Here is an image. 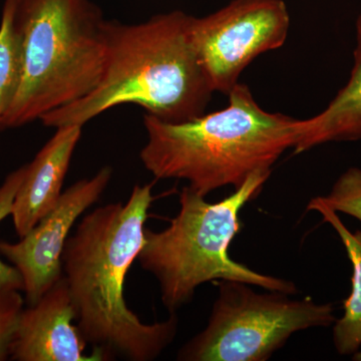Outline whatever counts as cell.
I'll list each match as a JSON object with an SVG mask.
<instances>
[{"label":"cell","instance_id":"1","mask_svg":"<svg viewBox=\"0 0 361 361\" xmlns=\"http://www.w3.org/2000/svg\"><path fill=\"white\" fill-rule=\"evenodd\" d=\"M152 189L153 184L135 185L126 203L87 214L63 249V273L77 313L75 324L87 344L108 360L115 356L156 360L177 336L176 313L165 322L146 324L123 297L126 277L146 242Z\"/></svg>","mask_w":361,"mask_h":361},{"label":"cell","instance_id":"2","mask_svg":"<svg viewBox=\"0 0 361 361\" xmlns=\"http://www.w3.org/2000/svg\"><path fill=\"white\" fill-rule=\"evenodd\" d=\"M192 16L174 11L135 25L106 20L101 80L82 99L47 114L45 127L82 126L118 104H135L169 123L205 113L212 90L195 51Z\"/></svg>","mask_w":361,"mask_h":361},{"label":"cell","instance_id":"3","mask_svg":"<svg viewBox=\"0 0 361 361\" xmlns=\"http://www.w3.org/2000/svg\"><path fill=\"white\" fill-rule=\"evenodd\" d=\"M223 110L180 123L146 114L148 142L140 158L156 179L185 180L200 196L238 189L252 175L271 173L293 148L295 118L263 110L246 85L237 84Z\"/></svg>","mask_w":361,"mask_h":361},{"label":"cell","instance_id":"4","mask_svg":"<svg viewBox=\"0 0 361 361\" xmlns=\"http://www.w3.org/2000/svg\"><path fill=\"white\" fill-rule=\"evenodd\" d=\"M106 23L90 0H16L21 78L0 130L40 121L96 87L106 61Z\"/></svg>","mask_w":361,"mask_h":361},{"label":"cell","instance_id":"5","mask_svg":"<svg viewBox=\"0 0 361 361\" xmlns=\"http://www.w3.org/2000/svg\"><path fill=\"white\" fill-rule=\"evenodd\" d=\"M271 173H257L230 196L209 203L189 187L180 195V211L161 232L146 229L137 260L160 285L161 302L171 314L193 298L206 282H243L265 290L294 294L296 286L261 274L233 260L229 246L241 230L240 212L262 190Z\"/></svg>","mask_w":361,"mask_h":361},{"label":"cell","instance_id":"6","mask_svg":"<svg viewBox=\"0 0 361 361\" xmlns=\"http://www.w3.org/2000/svg\"><path fill=\"white\" fill-rule=\"evenodd\" d=\"M208 324L180 348L182 361H265L301 330L336 322L331 303L289 294L257 293L249 284L221 280Z\"/></svg>","mask_w":361,"mask_h":361},{"label":"cell","instance_id":"7","mask_svg":"<svg viewBox=\"0 0 361 361\" xmlns=\"http://www.w3.org/2000/svg\"><path fill=\"white\" fill-rule=\"evenodd\" d=\"M289 28L283 0H233L204 18L192 16V42L212 92L229 94L254 59L284 44Z\"/></svg>","mask_w":361,"mask_h":361},{"label":"cell","instance_id":"8","mask_svg":"<svg viewBox=\"0 0 361 361\" xmlns=\"http://www.w3.org/2000/svg\"><path fill=\"white\" fill-rule=\"evenodd\" d=\"M113 176L102 168L90 179L66 189L56 207L20 242L0 241V254L20 272L26 300L32 305L63 276V249L75 221L101 198Z\"/></svg>","mask_w":361,"mask_h":361},{"label":"cell","instance_id":"9","mask_svg":"<svg viewBox=\"0 0 361 361\" xmlns=\"http://www.w3.org/2000/svg\"><path fill=\"white\" fill-rule=\"evenodd\" d=\"M77 313L65 276L39 301L23 310L14 334L11 360L18 361H103L102 351L85 355L87 342L75 322Z\"/></svg>","mask_w":361,"mask_h":361},{"label":"cell","instance_id":"10","mask_svg":"<svg viewBox=\"0 0 361 361\" xmlns=\"http://www.w3.org/2000/svg\"><path fill=\"white\" fill-rule=\"evenodd\" d=\"M80 135V126L58 128L32 163L26 165L25 178L14 198L11 215L20 238L58 204Z\"/></svg>","mask_w":361,"mask_h":361},{"label":"cell","instance_id":"11","mask_svg":"<svg viewBox=\"0 0 361 361\" xmlns=\"http://www.w3.org/2000/svg\"><path fill=\"white\" fill-rule=\"evenodd\" d=\"M355 30L350 77L322 113L307 120H296L294 154L326 142L361 140V13L356 20Z\"/></svg>","mask_w":361,"mask_h":361},{"label":"cell","instance_id":"12","mask_svg":"<svg viewBox=\"0 0 361 361\" xmlns=\"http://www.w3.org/2000/svg\"><path fill=\"white\" fill-rule=\"evenodd\" d=\"M306 210L316 211L332 226L353 265L350 295L344 300L343 315L334 322V342L339 355H353L361 346V231H349L336 212L313 199Z\"/></svg>","mask_w":361,"mask_h":361},{"label":"cell","instance_id":"13","mask_svg":"<svg viewBox=\"0 0 361 361\" xmlns=\"http://www.w3.org/2000/svg\"><path fill=\"white\" fill-rule=\"evenodd\" d=\"M16 0H4L0 23V122L13 103L21 78V47L14 25Z\"/></svg>","mask_w":361,"mask_h":361},{"label":"cell","instance_id":"14","mask_svg":"<svg viewBox=\"0 0 361 361\" xmlns=\"http://www.w3.org/2000/svg\"><path fill=\"white\" fill-rule=\"evenodd\" d=\"M313 200L361 222V169L349 168L337 179L329 195Z\"/></svg>","mask_w":361,"mask_h":361},{"label":"cell","instance_id":"15","mask_svg":"<svg viewBox=\"0 0 361 361\" xmlns=\"http://www.w3.org/2000/svg\"><path fill=\"white\" fill-rule=\"evenodd\" d=\"M26 166L11 172L0 186V223L11 215L16 195L25 178ZM0 286L23 290V278L14 266L6 264L0 259Z\"/></svg>","mask_w":361,"mask_h":361},{"label":"cell","instance_id":"16","mask_svg":"<svg viewBox=\"0 0 361 361\" xmlns=\"http://www.w3.org/2000/svg\"><path fill=\"white\" fill-rule=\"evenodd\" d=\"M20 290L0 286V361L11 357L14 334L23 310Z\"/></svg>","mask_w":361,"mask_h":361},{"label":"cell","instance_id":"17","mask_svg":"<svg viewBox=\"0 0 361 361\" xmlns=\"http://www.w3.org/2000/svg\"><path fill=\"white\" fill-rule=\"evenodd\" d=\"M353 360L361 361V346L355 353H353Z\"/></svg>","mask_w":361,"mask_h":361}]
</instances>
